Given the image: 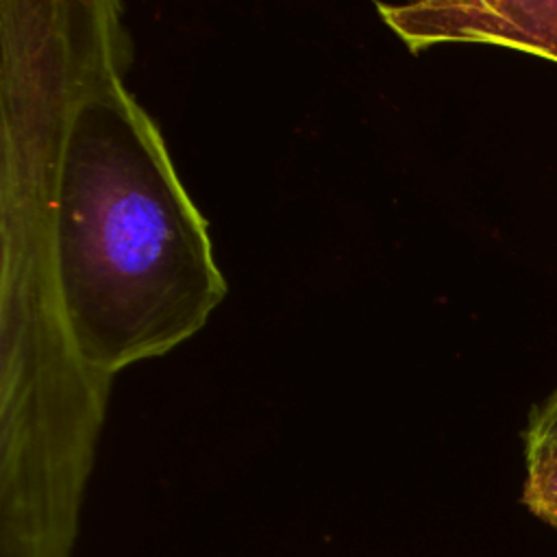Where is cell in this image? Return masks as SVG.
<instances>
[{
	"label": "cell",
	"mask_w": 557,
	"mask_h": 557,
	"mask_svg": "<svg viewBox=\"0 0 557 557\" xmlns=\"http://www.w3.org/2000/svg\"><path fill=\"white\" fill-rule=\"evenodd\" d=\"M527 459L522 503L542 522L557 529V446Z\"/></svg>",
	"instance_id": "cell-3"
},
{
	"label": "cell",
	"mask_w": 557,
	"mask_h": 557,
	"mask_svg": "<svg viewBox=\"0 0 557 557\" xmlns=\"http://www.w3.org/2000/svg\"><path fill=\"white\" fill-rule=\"evenodd\" d=\"M557 446V389L548 394L529 416L524 431V457Z\"/></svg>",
	"instance_id": "cell-4"
},
{
	"label": "cell",
	"mask_w": 557,
	"mask_h": 557,
	"mask_svg": "<svg viewBox=\"0 0 557 557\" xmlns=\"http://www.w3.org/2000/svg\"><path fill=\"white\" fill-rule=\"evenodd\" d=\"M52 257L72 348L104 372L178 344L224 294L202 218L157 128L115 81L72 109Z\"/></svg>",
	"instance_id": "cell-1"
},
{
	"label": "cell",
	"mask_w": 557,
	"mask_h": 557,
	"mask_svg": "<svg viewBox=\"0 0 557 557\" xmlns=\"http://www.w3.org/2000/svg\"><path fill=\"white\" fill-rule=\"evenodd\" d=\"M381 13L416 46L444 39L485 41L557 61V0L450 2Z\"/></svg>",
	"instance_id": "cell-2"
}]
</instances>
